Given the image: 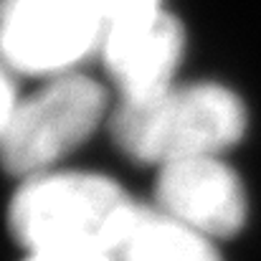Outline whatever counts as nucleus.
<instances>
[{
	"mask_svg": "<svg viewBox=\"0 0 261 261\" xmlns=\"http://www.w3.org/2000/svg\"><path fill=\"white\" fill-rule=\"evenodd\" d=\"M140 205L112 177L56 168L23 177L8 205V226L25 256H114Z\"/></svg>",
	"mask_w": 261,
	"mask_h": 261,
	"instance_id": "f257e3e1",
	"label": "nucleus"
},
{
	"mask_svg": "<svg viewBox=\"0 0 261 261\" xmlns=\"http://www.w3.org/2000/svg\"><path fill=\"white\" fill-rule=\"evenodd\" d=\"M246 124L241 96L213 82L173 84L142 101H119L109 117L114 145L132 160L155 168L223 158L246 135Z\"/></svg>",
	"mask_w": 261,
	"mask_h": 261,
	"instance_id": "f03ea898",
	"label": "nucleus"
},
{
	"mask_svg": "<svg viewBox=\"0 0 261 261\" xmlns=\"http://www.w3.org/2000/svg\"><path fill=\"white\" fill-rule=\"evenodd\" d=\"M107 117V91L91 76L74 71L46 79L0 119L8 173L23 180L56 170L59 160L79 150Z\"/></svg>",
	"mask_w": 261,
	"mask_h": 261,
	"instance_id": "7ed1b4c3",
	"label": "nucleus"
},
{
	"mask_svg": "<svg viewBox=\"0 0 261 261\" xmlns=\"http://www.w3.org/2000/svg\"><path fill=\"white\" fill-rule=\"evenodd\" d=\"M104 31L84 0H3V56L18 76L54 79L99 54Z\"/></svg>",
	"mask_w": 261,
	"mask_h": 261,
	"instance_id": "20e7f679",
	"label": "nucleus"
},
{
	"mask_svg": "<svg viewBox=\"0 0 261 261\" xmlns=\"http://www.w3.org/2000/svg\"><path fill=\"white\" fill-rule=\"evenodd\" d=\"M155 208L213 241L236 236L249 218L244 182L223 158H193L158 168Z\"/></svg>",
	"mask_w": 261,
	"mask_h": 261,
	"instance_id": "39448f33",
	"label": "nucleus"
},
{
	"mask_svg": "<svg viewBox=\"0 0 261 261\" xmlns=\"http://www.w3.org/2000/svg\"><path fill=\"white\" fill-rule=\"evenodd\" d=\"M99 56L119 101H142L177 84L185 31L173 13L160 10L107 31Z\"/></svg>",
	"mask_w": 261,
	"mask_h": 261,
	"instance_id": "423d86ee",
	"label": "nucleus"
},
{
	"mask_svg": "<svg viewBox=\"0 0 261 261\" xmlns=\"http://www.w3.org/2000/svg\"><path fill=\"white\" fill-rule=\"evenodd\" d=\"M117 261H221L216 241L182 226L155 205H140L127 236L114 251Z\"/></svg>",
	"mask_w": 261,
	"mask_h": 261,
	"instance_id": "0eeeda50",
	"label": "nucleus"
},
{
	"mask_svg": "<svg viewBox=\"0 0 261 261\" xmlns=\"http://www.w3.org/2000/svg\"><path fill=\"white\" fill-rule=\"evenodd\" d=\"M84 5L99 20L104 33L165 10V0H84Z\"/></svg>",
	"mask_w": 261,
	"mask_h": 261,
	"instance_id": "6e6552de",
	"label": "nucleus"
},
{
	"mask_svg": "<svg viewBox=\"0 0 261 261\" xmlns=\"http://www.w3.org/2000/svg\"><path fill=\"white\" fill-rule=\"evenodd\" d=\"M23 261H117L107 254H36L25 256Z\"/></svg>",
	"mask_w": 261,
	"mask_h": 261,
	"instance_id": "1a4fd4ad",
	"label": "nucleus"
}]
</instances>
